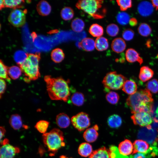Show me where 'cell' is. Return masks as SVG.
Wrapping results in <instances>:
<instances>
[{
    "mask_svg": "<svg viewBox=\"0 0 158 158\" xmlns=\"http://www.w3.org/2000/svg\"><path fill=\"white\" fill-rule=\"evenodd\" d=\"M157 59H158V54L157 55Z\"/></svg>",
    "mask_w": 158,
    "mask_h": 158,
    "instance_id": "obj_53",
    "label": "cell"
},
{
    "mask_svg": "<svg viewBox=\"0 0 158 158\" xmlns=\"http://www.w3.org/2000/svg\"><path fill=\"white\" fill-rule=\"evenodd\" d=\"M133 150L132 154L136 153H145L149 149V145L145 141L141 140H135L133 143Z\"/></svg>",
    "mask_w": 158,
    "mask_h": 158,
    "instance_id": "obj_16",
    "label": "cell"
},
{
    "mask_svg": "<svg viewBox=\"0 0 158 158\" xmlns=\"http://www.w3.org/2000/svg\"><path fill=\"white\" fill-rule=\"evenodd\" d=\"M28 54L22 50L16 51L13 56L15 61L19 65L22 64L28 57Z\"/></svg>",
    "mask_w": 158,
    "mask_h": 158,
    "instance_id": "obj_32",
    "label": "cell"
},
{
    "mask_svg": "<svg viewBox=\"0 0 158 158\" xmlns=\"http://www.w3.org/2000/svg\"><path fill=\"white\" fill-rule=\"evenodd\" d=\"M20 151L19 149L8 143L2 145L0 150V158H14Z\"/></svg>",
    "mask_w": 158,
    "mask_h": 158,
    "instance_id": "obj_10",
    "label": "cell"
},
{
    "mask_svg": "<svg viewBox=\"0 0 158 158\" xmlns=\"http://www.w3.org/2000/svg\"><path fill=\"white\" fill-rule=\"evenodd\" d=\"M47 90L50 98L52 100H62L66 102L70 94L68 83L62 77H52L47 75L44 77Z\"/></svg>",
    "mask_w": 158,
    "mask_h": 158,
    "instance_id": "obj_2",
    "label": "cell"
},
{
    "mask_svg": "<svg viewBox=\"0 0 158 158\" xmlns=\"http://www.w3.org/2000/svg\"><path fill=\"white\" fill-rule=\"evenodd\" d=\"M126 44L125 41L121 38L118 37L114 39L111 43L112 50L117 53L123 52L126 49Z\"/></svg>",
    "mask_w": 158,
    "mask_h": 158,
    "instance_id": "obj_18",
    "label": "cell"
},
{
    "mask_svg": "<svg viewBox=\"0 0 158 158\" xmlns=\"http://www.w3.org/2000/svg\"><path fill=\"white\" fill-rule=\"evenodd\" d=\"M110 151V158H128V157L121 154L118 149L116 146L112 145L109 148Z\"/></svg>",
    "mask_w": 158,
    "mask_h": 158,
    "instance_id": "obj_44",
    "label": "cell"
},
{
    "mask_svg": "<svg viewBox=\"0 0 158 158\" xmlns=\"http://www.w3.org/2000/svg\"><path fill=\"white\" fill-rule=\"evenodd\" d=\"M154 74V72L151 68L147 66H144L140 69L139 77L142 81L145 82L151 79Z\"/></svg>",
    "mask_w": 158,
    "mask_h": 158,
    "instance_id": "obj_19",
    "label": "cell"
},
{
    "mask_svg": "<svg viewBox=\"0 0 158 158\" xmlns=\"http://www.w3.org/2000/svg\"><path fill=\"white\" fill-rule=\"evenodd\" d=\"M103 0H80L75 6L79 9L83 10L95 19L103 18L107 12L106 9L103 7Z\"/></svg>",
    "mask_w": 158,
    "mask_h": 158,
    "instance_id": "obj_5",
    "label": "cell"
},
{
    "mask_svg": "<svg viewBox=\"0 0 158 158\" xmlns=\"http://www.w3.org/2000/svg\"><path fill=\"white\" fill-rule=\"evenodd\" d=\"M74 15V11L71 7H65L63 8L61 11V17L65 20H69L72 19Z\"/></svg>",
    "mask_w": 158,
    "mask_h": 158,
    "instance_id": "obj_36",
    "label": "cell"
},
{
    "mask_svg": "<svg viewBox=\"0 0 158 158\" xmlns=\"http://www.w3.org/2000/svg\"><path fill=\"white\" fill-rule=\"evenodd\" d=\"M92 148L91 145L88 142H83L79 146L78 152L82 157H89L92 152Z\"/></svg>",
    "mask_w": 158,
    "mask_h": 158,
    "instance_id": "obj_24",
    "label": "cell"
},
{
    "mask_svg": "<svg viewBox=\"0 0 158 158\" xmlns=\"http://www.w3.org/2000/svg\"><path fill=\"white\" fill-rule=\"evenodd\" d=\"M122 120L121 117L118 115L114 114L109 116L107 119L108 126L112 128H116L121 125Z\"/></svg>",
    "mask_w": 158,
    "mask_h": 158,
    "instance_id": "obj_26",
    "label": "cell"
},
{
    "mask_svg": "<svg viewBox=\"0 0 158 158\" xmlns=\"http://www.w3.org/2000/svg\"><path fill=\"white\" fill-rule=\"evenodd\" d=\"M131 118L134 124L141 126H149L152 122L150 114L144 112H138L133 114Z\"/></svg>",
    "mask_w": 158,
    "mask_h": 158,
    "instance_id": "obj_9",
    "label": "cell"
},
{
    "mask_svg": "<svg viewBox=\"0 0 158 158\" xmlns=\"http://www.w3.org/2000/svg\"><path fill=\"white\" fill-rule=\"evenodd\" d=\"M151 3L154 8H155L156 10L158 9V0H153L151 1Z\"/></svg>",
    "mask_w": 158,
    "mask_h": 158,
    "instance_id": "obj_49",
    "label": "cell"
},
{
    "mask_svg": "<svg viewBox=\"0 0 158 158\" xmlns=\"http://www.w3.org/2000/svg\"><path fill=\"white\" fill-rule=\"evenodd\" d=\"M52 60L55 63H59L64 59L65 55L62 50L59 48L53 49L51 53Z\"/></svg>",
    "mask_w": 158,
    "mask_h": 158,
    "instance_id": "obj_28",
    "label": "cell"
},
{
    "mask_svg": "<svg viewBox=\"0 0 158 158\" xmlns=\"http://www.w3.org/2000/svg\"><path fill=\"white\" fill-rule=\"evenodd\" d=\"M138 31L141 35L147 37L151 33L152 29L148 24L146 23H142L139 25L138 28Z\"/></svg>",
    "mask_w": 158,
    "mask_h": 158,
    "instance_id": "obj_35",
    "label": "cell"
},
{
    "mask_svg": "<svg viewBox=\"0 0 158 158\" xmlns=\"http://www.w3.org/2000/svg\"><path fill=\"white\" fill-rule=\"evenodd\" d=\"M137 20L136 18H132L130 19L129 23L131 26H135L137 25Z\"/></svg>",
    "mask_w": 158,
    "mask_h": 158,
    "instance_id": "obj_47",
    "label": "cell"
},
{
    "mask_svg": "<svg viewBox=\"0 0 158 158\" xmlns=\"http://www.w3.org/2000/svg\"><path fill=\"white\" fill-rule=\"evenodd\" d=\"M43 141L51 156L54 155L58 150L65 146L63 132L58 128H54L49 132L43 134Z\"/></svg>",
    "mask_w": 158,
    "mask_h": 158,
    "instance_id": "obj_4",
    "label": "cell"
},
{
    "mask_svg": "<svg viewBox=\"0 0 158 158\" xmlns=\"http://www.w3.org/2000/svg\"><path fill=\"white\" fill-rule=\"evenodd\" d=\"M71 120L74 127L80 131L86 129L90 125V119L88 115L83 112L73 116Z\"/></svg>",
    "mask_w": 158,
    "mask_h": 158,
    "instance_id": "obj_7",
    "label": "cell"
},
{
    "mask_svg": "<svg viewBox=\"0 0 158 158\" xmlns=\"http://www.w3.org/2000/svg\"><path fill=\"white\" fill-rule=\"evenodd\" d=\"M85 23L81 19L76 18L73 19L71 23V27L74 31L79 32H81L85 27Z\"/></svg>",
    "mask_w": 158,
    "mask_h": 158,
    "instance_id": "obj_31",
    "label": "cell"
},
{
    "mask_svg": "<svg viewBox=\"0 0 158 158\" xmlns=\"http://www.w3.org/2000/svg\"><path fill=\"white\" fill-rule=\"evenodd\" d=\"M147 89L153 93L158 92V80L156 79H152L147 83L146 85Z\"/></svg>",
    "mask_w": 158,
    "mask_h": 158,
    "instance_id": "obj_39",
    "label": "cell"
},
{
    "mask_svg": "<svg viewBox=\"0 0 158 158\" xmlns=\"http://www.w3.org/2000/svg\"><path fill=\"white\" fill-rule=\"evenodd\" d=\"M109 44L107 39L106 38L100 37H97L95 41V47L99 51L107 50L109 47Z\"/></svg>",
    "mask_w": 158,
    "mask_h": 158,
    "instance_id": "obj_27",
    "label": "cell"
},
{
    "mask_svg": "<svg viewBox=\"0 0 158 158\" xmlns=\"http://www.w3.org/2000/svg\"><path fill=\"white\" fill-rule=\"evenodd\" d=\"M22 72L20 68L17 66H13L8 68V74L13 80L18 78L21 75Z\"/></svg>",
    "mask_w": 158,
    "mask_h": 158,
    "instance_id": "obj_34",
    "label": "cell"
},
{
    "mask_svg": "<svg viewBox=\"0 0 158 158\" xmlns=\"http://www.w3.org/2000/svg\"><path fill=\"white\" fill-rule=\"evenodd\" d=\"M71 100L73 104L77 106L82 105L85 101V97L83 94L79 92H76L71 96Z\"/></svg>",
    "mask_w": 158,
    "mask_h": 158,
    "instance_id": "obj_30",
    "label": "cell"
},
{
    "mask_svg": "<svg viewBox=\"0 0 158 158\" xmlns=\"http://www.w3.org/2000/svg\"><path fill=\"white\" fill-rule=\"evenodd\" d=\"M0 139L1 140L2 138L4 136L6 132L5 129L4 127L1 126L0 128Z\"/></svg>",
    "mask_w": 158,
    "mask_h": 158,
    "instance_id": "obj_48",
    "label": "cell"
},
{
    "mask_svg": "<svg viewBox=\"0 0 158 158\" xmlns=\"http://www.w3.org/2000/svg\"><path fill=\"white\" fill-rule=\"evenodd\" d=\"M137 86L135 83L132 80H126L123 87L122 90L126 93L131 95L137 92Z\"/></svg>",
    "mask_w": 158,
    "mask_h": 158,
    "instance_id": "obj_23",
    "label": "cell"
},
{
    "mask_svg": "<svg viewBox=\"0 0 158 158\" xmlns=\"http://www.w3.org/2000/svg\"><path fill=\"white\" fill-rule=\"evenodd\" d=\"M40 59V53L28 54L26 60L19 66L26 77L24 78L26 82L35 80L40 77L39 66Z\"/></svg>",
    "mask_w": 158,
    "mask_h": 158,
    "instance_id": "obj_3",
    "label": "cell"
},
{
    "mask_svg": "<svg viewBox=\"0 0 158 158\" xmlns=\"http://www.w3.org/2000/svg\"><path fill=\"white\" fill-rule=\"evenodd\" d=\"M0 10H1L2 8H4L5 7V5L4 3V0H0Z\"/></svg>",
    "mask_w": 158,
    "mask_h": 158,
    "instance_id": "obj_50",
    "label": "cell"
},
{
    "mask_svg": "<svg viewBox=\"0 0 158 158\" xmlns=\"http://www.w3.org/2000/svg\"><path fill=\"white\" fill-rule=\"evenodd\" d=\"M153 7L152 3L147 1H143L138 5V12L142 16H148L151 15L153 11Z\"/></svg>",
    "mask_w": 158,
    "mask_h": 158,
    "instance_id": "obj_11",
    "label": "cell"
},
{
    "mask_svg": "<svg viewBox=\"0 0 158 158\" xmlns=\"http://www.w3.org/2000/svg\"><path fill=\"white\" fill-rule=\"evenodd\" d=\"M78 47L87 51H92L95 47V41L90 38H85L83 39L78 44Z\"/></svg>",
    "mask_w": 158,
    "mask_h": 158,
    "instance_id": "obj_17",
    "label": "cell"
},
{
    "mask_svg": "<svg viewBox=\"0 0 158 158\" xmlns=\"http://www.w3.org/2000/svg\"><path fill=\"white\" fill-rule=\"evenodd\" d=\"M130 19L129 14L123 11L119 12L116 16L117 22L120 25H123L127 24L129 22Z\"/></svg>",
    "mask_w": 158,
    "mask_h": 158,
    "instance_id": "obj_37",
    "label": "cell"
},
{
    "mask_svg": "<svg viewBox=\"0 0 158 158\" xmlns=\"http://www.w3.org/2000/svg\"><path fill=\"white\" fill-rule=\"evenodd\" d=\"M49 123L46 121L40 120L36 123L35 127L40 133L44 134L46 133Z\"/></svg>",
    "mask_w": 158,
    "mask_h": 158,
    "instance_id": "obj_40",
    "label": "cell"
},
{
    "mask_svg": "<svg viewBox=\"0 0 158 158\" xmlns=\"http://www.w3.org/2000/svg\"><path fill=\"white\" fill-rule=\"evenodd\" d=\"M106 99L109 103L112 104H115L119 101V96L116 92L111 91L109 92L106 94Z\"/></svg>",
    "mask_w": 158,
    "mask_h": 158,
    "instance_id": "obj_38",
    "label": "cell"
},
{
    "mask_svg": "<svg viewBox=\"0 0 158 158\" xmlns=\"http://www.w3.org/2000/svg\"><path fill=\"white\" fill-rule=\"evenodd\" d=\"M5 7L14 9L21 8L25 3L24 0H4Z\"/></svg>",
    "mask_w": 158,
    "mask_h": 158,
    "instance_id": "obj_33",
    "label": "cell"
},
{
    "mask_svg": "<svg viewBox=\"0 0 158 158\" xmlns=\"http://www.w3.org/2000/svg\"><path fill=\"white\" fill-rule=\"evenodd\" d=\"M118 149L121 154L127 156L133 152V146L129 140L126 139L120 143Z\"/></svg>",
    "mask_w": 158,
    "mask_h": 158,
    "instance_id": "obj_14",
    "label": "cell"
},
{
    "mask_svg": "<svg viewBox=\"0 0 158 158\" xmlns=\"http://www.w3.org/2000/svg\"><path fill=\"white\" fill-rule=\"evenodd\" d=\"M98 126L97 125H95L92 128L87 129L83 134L84 139L88 142H95L98 136Z\"/></svg>",
    "mask_w": 158,
    "mask_h": 158,
    "instance_id": "obj_12",
    "label": "cell"
},
{
    "mask_svg": "<svg viewBox=\"0 0 158 158\" xmlns=\"http://www.w3.org/2000/svg\"><path fill=\"white\" fill-rule=\"evenodd\" d=\"M151 43V41L150 40H148L146 42V45H147V47H150V44Z\"/></svg>",
    "mask_w": 158,
    "mask_h": 158,
    "instance_id": "obj_51",
    "label": "cell"
},
{
    "mask_svg": "<svg viewBox=\"0 0 158 158\" xmlns=\"http://www.w3.org/2000/svg\"><path fill=\"white\" fill-rule=\"evenodd\" d=\"M88 158H110L109 150L103 147L93 151Z\"/></svg>",
    "mask_w": 158,
    "mask_h": 158,
    "instance_id": "obj_20",
    "label": "cell"
},
{
    "mask_svg": "<svg viewBox=\"0 0 158 158\" xmlns=\"http://www.w3.org/2000/svg\"><path fill=\"white\" fill-rule=\"evenodd\" d=\"M156 113L157 114H158V107L156 111Z\"/></svg>",
    "mask_w": 158,
    "mask_h": 158,
    "instance_id": "obj_52",
    "label": "cell"
},
{
    "mask_svg": "<svg viewBox=\"0 0 158 158\" xmlns=\"http://www.w3.org/2000/svg\"><path fill=\"white\" fill-rule=\"evenodd\" d=\"M0 74L1 79H5L8 82L11 81V79L8 76V68L5 65L3 62L1 60L0 61Z\"/></svg>",
    "mask_w": 158,
    "mask_h": 158,
    "instance_id": "obj_41",
    "label": "cell"
},
{
    "mask_svg": "<svg viewBox=\"0 0 158 158\" xmlns=\"http://www.w3.org/2000/svg\"><path fill=\"white\" fill-rule=\"evenodd\" d=\"M37 10L40 15L46 16L49 14L51 12V8L47 1L45 0H42L37 4Z\"/></svg>",
    "mask_w": 158,
    "mask_h": 158,
    "instance_id": "obj_22",
    "label": "cell"
},
{
    "mask_svg": "<svg viewBox=\"0 0 158 158\" xmlns=\"http://www.w3.org/2000/svg\"><path fill=\"white\" fill-rule=\"evenodd\" d=\"M158 154V149L155 145H153L145 153H136L130 156L128 158H151Z\"/></svg>",
    "mask_w": 158,
    "mask_h": 158,
    "instance_id": "obj_15",
    "label": "cell"
},
{
    "mask_svg": "<svg viewBox=\"0 0 158 158\" xmlns=\"http://www.w3.org/2000/svg\"><path fill=\"white\" fill-rule=\"evenodd\" d=\"M26 11L16 8L13 10L8 18L9 22L16 27L23 26L25 22Z\"/></svg>",
    "mask_w": 158,
    "mask_h": 158,
    "instance_id": "obj_8",
    "label": "cell"
},
{
    "mask_svg": "<svg viewBox=\"0 0 158 158\" xmlns=\"http://www.w3.org/2000/svg\"><path fill=\"white\" fill-rule=\"evenodd\" d=\"M9 123L12 128L15 130H19L23 126L21 116L17 114L11 116Z\"/></svg>",
    "mask_w": 158,
    "mask_h": 158,
    "instance_id": "obj_25",
    "label": "cell"
},
{
    "mask_svg": "<svg viewBox=\"0 0 158 158\" xmlns=\"http://www.w3.org/2000/svg\"><path fill=\"white\" fill-rule=\"evenodd\" d=\"M126 79L123 75L118 74L116 72L111 71L106 74L102 83L107 90H117L122 88Z\"/></svg>",
    "mask_w": 158,
    "mask_h": 158,
    "instance_id": "obj_6",
    "label": "cell"
},
{
    "mask_svg": "<svg viewBox=\"0 0 158 158\" xmlns=\"http://www.w3.org/2000/svg\"><path fill=\"white\" fill-rule=\"evenodd\" d=\"M153 101L151 92L145 89L130 95L127 99L126 103L133 114L141 112L151 114L153 112Z\"/></svg>",
    "mask_w": 158,
    "mask_h": 158,
    "instance_id": "obj_1",
    "label": "cell"
},
{
    "mask_svg": "<svg viewBox=\"0 0 158 158\" xmlns=\"http://www.w3.org/2000/svg\"><path fill=\"white\" fill-rule=\"evenodd\" d=\"M56 123L59 127L66 128L70 125L71 120L66 114L61 113L57 115L56 117Z\"/></svg>",
    "mask_w": 158,
    "mask_h": 158,
    "instance_id": "obj_21",
    "label": "cell"
},
{
    "mask_svg": "<svg viewBox=\"0 0 158 158\" xmlns=\"http://www.w3.org/2000/svg\"><path fill=\"white\" fill-rule=\"evenodd\" d=\"M89 32L93 37H101L104 33V30L102 27L99 25L95 23L91 25L90 27Z\"/></svg>",
    "mask_w": 158,
    "mask_h": 158,
    "instance_id": "obj_29",
    "label": "cell"
},
{
    "mask_svg": "<svg viewBox=\"0 0 158 158\" xmlns=\"http://www.w3.org/2000/svg\"><path fill=\"white\" fill-rule=\"evenodd\" d=\"M0 98H1L4 92L6 87V83L4 79H0Z\"/></svg>",
    "mask_w": 158,
    "mask_h": 158,
    "instance_id": "obj_46",
    "label": "cell"
},
{
    "mask_svg": "<svg viewBox=\"0 0 158 158\" xmlns=\"http://www.w3.org/2000/svg\"><path fill=\"white\" fill-rule=\"evenodd\" d=\"M125 57L126 60L129 63L137 62L140 65L143 63V60L140 56L139 54L135 49L132 48H129L126 50Z\"/></svg>",
    "mask_w": 158,
    "mask_h": 158,
    "instance_id": "obj_13",
    "label": "cell"
},
{
    "mask_svg": "<svg viewBox=\"0 0 158 158\" xmlns=\"http://www.w3.org/2000/svg\"><path fill=\"white\" fill-rule=\"evenodd\" d=\"M134 36V32L131 29H128L125 30L122 33L123 39L126 41H130L133 39Z\"/></svg>",
    "mask_w": 158,
    "mask_h": 158,
    "instance_id": "obj_45",
    "label": "cell"
},
{
    "mask_svg": "<svg viewBox=\"0 0 158 158\" xmlns=\"http://www.w3.org/2000/svg\"><path fill=\"white\" fill-rule=\"evenodd\" d=\"M116 2L122 11H126L132 6V1L130 0H118Z\"/></svg>",
    "mask_w": 158,
    "mask_h": 158,
    "instance_id": "obj_43",
    "label": "cell"
},
{
    "mask_svg": "<svg viewBox=\"0 0 158 158\" xmlns=\"http://www.w3.org/2000/svg\"><path fill=\"white\" fill-rule=\"evenodd\" d=\"M119 31V28L118 26L115 24H110L107 27V32L110 36H116L118 34Z\"/></svg>",
    "mask_w": 158,
    "mask_h": 158,
    "instance_id": "obj_42",
    "label": "cell"
}]
</instances>
